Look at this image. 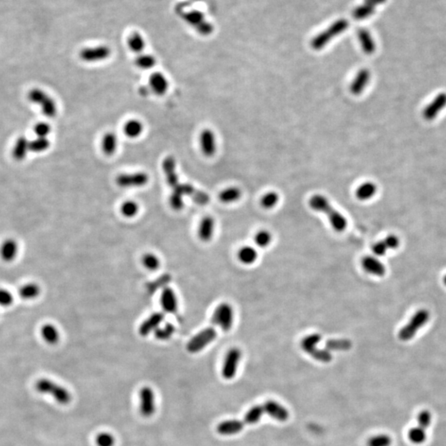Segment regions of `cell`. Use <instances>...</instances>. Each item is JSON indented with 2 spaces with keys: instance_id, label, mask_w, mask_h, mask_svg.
Segmentation results:
<instances>
[{
  "instance_id": "obj_1",
  "label": "cell",
  "mask_w": 446,
  "mask_h": 446,
  "mask_svg": "<svg viewBox=\"0 0 446 446\" xmlns=\"http://www.w3.org/2000/svg\"><path fill=\"white\" fill-rule=\"evenodd\" d=\"M309 205L312 209L325 213L329 218L330 224L336 231L342 232L347 226V221L344 216L331 206L330 202L324 196L316 194L309 200Z\"/></svg>"
},
{
  "instance_id": "obj_2",
  "label": "cell",
  "mask_w": 446,
  "mask_h": 446,
  "mask_svg": "<svg viewBox=\"0 0 446 446\" xmlns=\"http://www.w3.org/2000/svg\"><path fill=\"white\" fill-rule=\"evenodd\" d=\"M348 28H349V22L346 19L342 18V19L337 20L330 25L327 29L319 33L311 40V47H312V49L316 50V51L322 50L334 37L344 33Z\"/></svg>"
},
{
  "instance_id": "obj_3",
  "label": "cell",
  "mask_w": 446,
  "mask_h": 446,
  "mask_svg": "<svg viewBox=\"0 0 446 446\" xmlns=\"http://www.w3.org/2000/svg\"><path fill=\"white\" fill-rule=\"evenodd\" d=\"M429 311L426 309H421L413 315L407 325L399 330L398 337L403 342H408L416 336V332L424 326L429 321Z\"/></svg>"
},
{
  "instance_id": "obj_4",
  "label": "cell",
  "mask_w": 446,
  "mask_h": 446,
  "mask_svg": "<svg viewBox=\"0 0 446 446\" xmlns=\"http://www.w3.org/2000/svg\"><path fill=\"white\" fill-rule=\"evenodd\" d=\"M36 388L41 394L51 395L61 404H68L71 401V395L66 388L47 378L39 379L36 382Z\"/></svg>"
},
{
  "instance_id": "obj_5",
  "label": "cell",
  "mask_w": 446,
  "mask_h": 446,
  "mask_svg": "<svg viewBox=\"0 0 446 446\" xmlns=\"http://www.w3.org/2000/svg\"><path fill=\"white\" fill-rule=\"evenodd\" d=\"M175 13L186 23L194 28L196 32L206 21L204 13L197 9L191 8V2H182L178 3L175 6Z\"/></svg>"
},
{
  "instance_id": "obj_6",
  "label": "cell",
  "mask_w": 446,
  "mask_h": 446,
  "mask_svg": "<svg viewBox=\"0 0 446 446\" xmlns=\"http://www.w3.org/2000/svg\"><path fill=\"white\" fill-rule=\"evenodd\" d=\"M28 99L33 103L40 105L42 113L48 118H54L57 114V106L54 99L40 88L31 90Z\"/></svg>"
},
{
  "instance_id": "obj_7",
  "label": "cell",
  "mask_w": 446,
  "mask_h": 446,
  "mask_svg": "<svg viewBox=\"0 0 446 446\" xmlns=\"http://www.w3.org/2000/svg\"><path fill=\"white\" fill-rule=\"evenodd\" d=\"M214 326H210L200 331L188 342L187 350L190 353H198L211 344L217 337V330Z\"/></svg>"
},
{
  "instance_id": "obj_8",
  "label": "cell",
  "mask_w": 446,
  "mask_h": 446,
  "mask_svg": "<svg viewBox=\"0 0 446 446\" xmlns=\"http://www.w3.org/2000/svg\"><path fill=\"white\" fill-rule=\"evenodd\" d=\"M234 312L228 303H222L216 309L212 317L213 326H219L223 331H229L233 325Z\"/></svg>"
},
{
  "instance_id": "obj_9",
  "label": "cell",
  "mask_w": 446,
  "mask_h": 446,
  "mask_svg": "<svg viewBox=\"0 0 446 446\" xmlns=\"http://www.w3.org/2000/svg\"><path fill=\"white\" fill-rule=\"evenodd\" d=\"M111 51L107 46H97V47H86L81 50L80 52V58L87 63H94L99 61H105L110 57Z\"/></svg>"
},
{
  "instance_id": "obj_10",
  "label": "cell",
  "mask_w": 446,
  "mask_h": 446,
  "mask_svg": "<svg viewBox=\"0 0 446 446\" xmlns=\"http://www.w3.org/2000/svg\"><path fill=\"white\" fill-rule=\"evenodd\" d=\"M148 174L144 172L121 173L116 179V183L121 188H140L147 185Z\"/></svg>"
},
{
  "instance_id": "obj_11",
  "label": "cell",
  "mask_w": 446,
  "mask_h": 446,
  "mask_svg": "<svg viewBox=\"0 0 446 446\" xmlns=\"http://www.w3.org/2000/svg\"><path fill=\"white\" fill-rule=\"evenodd\" d=\"M173 191L180 193L181 195L189 196L193 199V202L199 205H206L210 201L208 194L202 190L198 189L190 184H179L177 187L173 189Z\"/></svg>"
},
{
  "instance_id": "obj_12",
  "label": "cell",
  "mask_w": 446,
  "mask_h": 446,
  "mask_svg": "<svg viewBox=\"0 0 446 446\" xmlns=\"http://www.w3.org/2000/svg\"><path fill=\"white\" fill-rule=\"evenodd\" d=\"M241 357V352L239 349L233 348L229 350L226 354L225 361L223 363V376L226 379H231L235 377L237 374V367L239 363Z\"/></svg>"
},
{
  "instance_id": "obj_13",
  "label": "cell",
  "mask_w": 446,
  "mask_h": 446,
  "mask_svg": "<svg viewBox=\"0 0 446 446\" xmlns=\"http://www.w3.org/2000/svg\"><path fill=\"white\" fill-rule=\"evenodd\" d=\"M446 107V93H440L425 107L422 116L427 121H433Z\"/></svg>"
},
{
  "instance_id": "obj_14",
  "label": "cell",
  "mask_w": 446,
  "mask_h": 446,
  "mask_svg": "<svg viewBox=\"0 0 446 446\" xmlns=\"http://www.w3.org/2000/svg\"><path fill=\"white\" fill-rule=\"evenodd\" d=\"M154 393L149 387H144L140 392V412L144 417H150L154 412Z\"/></svg>"
},
{
  "instance_id": "obj_15",
  "label": "cell",
  "mask_w": 446,
  "mask_h": 446,
  "mask_svg": "<svg viewBox=\"0 0 446 446\" xmlns=\"http://www.w3.org/2000/svg\"><path fill=\"white\" fill-rule=\"evenodd\" d=\"M199 143L201 151L206 157H212L217 152L216 137L212 130L204 129L199 136Z\"/></svg>"
},
{
  "instance_id": "obj_16",
  "label": "cell",
  "mask_w": 446,
  "mask_h": 446,
  "mask_svg": "<svg viewBox=\"0 0 446 446\" xmlns=\"http://www.w3.org/2000/svg\"><path fill=\"white\" fill-rule=\"evenodd\" d=\"M163 171L165 173L166 182L172 189L179 185V176L176 171V161L171 155L165 158L163 160Z\"/></svg>"
},
{
  "instance_id": "obj_17",
  "label": "cell",
  "mask_w": 446,
  "mask_h": 446,
  "mask_svg": "<svg viewBox=\"0 0 446 446\" xmlns=\"http://www.w3.org/2000/svg\"><path fill=\"white\" fill-rule=\"evenodd\" d=\"M19 252V245L16 240L8 238L0 245V258L7 263H11L16 259Z\"/></svg>"
},
{
  "instance_id": "obj_18",
  "label": "cell",
  "mask_w": 446,
  "mask_h": 446,
  "mask_svg": "<svg viewBox=\"0 0 446 446\" xmlns=\"http://www.w3.org/2000/svg\"><path fill=\"white\" fill-rule=\"evenodd\" d=\"M371 73L369 69L365 68L360 69L350 85V92L355 96L362 94L369 85Z\"/></svg>"
},
{
  "instance_id": "obj_19",
  "label": "cell",
  "mask_w": 446,
  "mask_h": 446,
  "mask_svg": "<svg viewBox=\"0 0 446 446\" xmlns=\"http://www.w3.org/2000/svg\"><path fill=\"white\" fill-rule=\"evenodd\" d=\"M149 85L152 90L157 95H164L168 91L169 82L164 74L154 72L149 79Z\"/></svg>"
},
{
  "instance_id": "obj_20",
  "label": "cell",
  "mask_w": 446,
  "mask_h": 446,
  "mask_svg": "<svg viewBox=\"0 0 446 446\" xmlns=\"http://www.w3.org/2000/svg\"><path fill=\"white\" fill-rule=\"evenodd\" d=\"M165 318V315L162 312H155L149 317L145 322L140 325L139 328V333L141 336H147L149 334L159 328L160 323Z\"/></svg>"
},
{
  "instance_id": "obj_21",
  "label": "cell",
  "mask_w": 446,
  "mask_h": 446,
  "mask_svg": "<svg viewBox=\"0 0 446 446\" xmlns=\"http://www.w3.org/2000/svg\"><path fill=\"white\" fill-rule=\"evenodd\" d=\"M160 303L163 309L169 313H175L178 309V301L176 295L171 288H165L163 289L162 294L160 297Z\"/></svg>"
},
{
  "instance_id": "obj_22",
  "label": "cell",
  "mask_w": 446,
  "mask_h": 446,
  "mask_svg": "<svg viewBox=\"0 0 446 446\" xmlns=\"http://www.w3.org/2000/svg\"><path fill=\"white\" fill-rule=\"evenodd\" d=\"M359 41L363 52L367 55H372L376 50V43L371 33L366 28H360L357 32Z\"/></svg>"
},
{
  "instance_id": "obj_23",
  "label": "cell",
  "mask_w": 446,
  "mask_h": 446,
  "mask_svg": "<svg viewBox=\"0 0 446 446\" xmlns=\"http://www.w3.org/2000/svg\"><path fill=\"white\" fill-rule=\"evenodd\" d=\"M263 407L265 412L278 421H285L289 418V412L283 406L278 404V402L268 401L264 403Z\"/></svg>"
},
{
  "instance_id": "obj_24",
  "label": "cell",
  "mask_w": 446,
  "mask_h": 446,
  "mask_svg": "<svg viewBox=\"0 0 446 446\" xmlns=\"http://www.w3.org/2000/svg\"><path fill=\"white\" fill-rule=\"evenodd\" d=\"M362 265L365 271L373 275L382 277L386 273L385 266L378 259L373 256H366L362 260Z\"/></svg>"
},
{
  "instance_id": "obj_25",
  "label": "cell",
  "mask_w": 446,
  "mask_h": 446,
  "mask_svg": "<svg viewBox=\"0 0 446 446\" xmlns=\"http://www.w3.org/2000/svg\"><path fill=\"white\" fill-rule=\"evenodd\" d=\"M214 219L209 216L205 217L201 221L198 228V237L204 242H207L212 239L214 231Z\"/></svg>"
},
{
  "instance_id": "obj_26",
  "label": "cell",
  "mask_w": 446,
  "mask_h": 446,
  "mask_svg": "<svg viewBox=\"0 0 446 446\" xmlns=\"http://www.w3.org/2000/svg\"><path fill=\"white\" fill-rule=\"evenodd\" d=\"M244 427V423L242 421H238V420H231V421H223L222 423L218 425V432L221 435H235L239 433Z\"/></svg>"
},
{
  "instance_id": "obj_27",
  "label": "cell",
  "mask_w": 446,
  "mask_h": 446,
  "mask_svg": "<svg viewBox=\"0 0 446 446\" xmlns=\"http://www.w3.org/2000/svg\"><path fill=\"white\" fill-rule=\"evenodd\" d=\"M102 151L106 155H113L118 148V137L113 132H107L102 139Z\"/></svg>"
},
{
  "instance_id": "obj_28",
  "label": "cell",
  "mask_w": 446,
  "mask_h": 446,
  "mask_svg": "<svg viewBox=\"0 0 446 446\" xmlns=\"http://www.w3.org/2000/svg\"><path fill=\"white\" fill-rule=\"evenodd\" d=\"M41 293V288L35 283L24 284L18 290V295L23 300H33Z\"/></svg>"
},
{
  "instance_id": "obj_29",
  "label": "cell",
  "mask_w": 446,
  "mask_h": 446,
  "mask_svg": "<svg viewBox=\"0 0 446 446\" xmlns=\"http://www.w3.org/2000/svg\"><path fill=\"white\" fill-rule=\"evenodd\" d=\"M41 336L45 342L50 344H56L60 340V333L57 328L50 323L41 326Z\"/></svg>"
},
{
  "instance_id": "obj_30",
  "label": "cell",
  "mask_w": 446,
  "mask_h": 446,
  "mask_svg": "<svg viewBox=\"0 0 446 446\" xmlns=\"http://www.w3.org/2000/svg\"><path fill=\"white\" fill-rule=\"evenodd\" d=\"M376 193H377V186L375 183L366 182V183H363V185H361L360 186H359L355 194L359 200L366 201L373 198Z\"/></svg>"
},
{
  "instance_id": "obj_31",
  "label": "cell",
  "mask_w": 446,
  "mask_h": 446,
  "mask_svg": "<svg viewBox=\"0 0 446 446\" xmlns=\"http://www.w3.org/2000/svg\"><path fill=\"white\" fill-rule=\"evenodd\" d=\"M127 46L132 52L140 54L143 51L146 47V41L141 34L137 32H134L127 38Z\"/></svg>"
},
{
  "instance_id": "obj_32",
  "label": "cell",
  "mask_w": 446,
  "mask_h": 446,
  "mask_svg": "<svg viewBox=\"0 0 446 446\" xmlns=\"http://www.w3.org/2000/svg\"><path fill=\"white\" fill-rule=\"evenodd\" d=\"M143 124L137 119H132L127 121V123L124 125L123 128L124 133L129 138H137L140 137L143 132Z\"/></svg>"
},
{
  "instance_id": "obj_33",
  "label": "cell",
  "mask_w": 446,
  "mask_h": 446,
  "mask_svg": "<svg viewBox=\"0 0 446 446\" xmlns=\"http://www.w3.org/2000/svg\"><path fill=\"white\" fill-rule=\"evenodd\" d=\"M352 347V343L347 339H331L326 343V348L327 350H336V351H346Z\"/></svg>"
},
{
  "instance_id": "obj_34",
  "label": "cell",
  "mask_w": 446,
  "mask_h": 446,
  "mask_svg": "<svg viewBox=\"0 0 446 446\" xmlns=\"http://www.w3.org/2000/svg\"><path fill=\"white\" fill-rule=\"evenodd\" d=\"M28 152H30L29 140H27L25 137H20L18 140H17L16 144L14 146V152H13L14 158L17 160H23L25 157L27 156Z\"/></svg>"
},
{
  "instance_id": "obj_35",
  "label": "cell",
  "mask_w": 446,
  "mask_h": 446,
  "mask_svg": "<svg viewBox=\"0 0 446 446\" xmlns=\"http://www.w3.org/2000/svg\"><path fill=\"white\" fill-rule=\"evenodd\" d=\"M258 257L257 251L251 246H245L239 251L238 258L240 261L245 264H251L256 262Z\"/></svg>"
},
{
  "instance_id": "obj_36",
  "label": "cell",
  "mask_w": 446,
  "mask_h": 446,
  "mask_svg": "<svg viewBox=\"0 0 446 446\" xmlns=\"http://www.w3.org/2000/svg\"><path fill=\"white\" fill-rule=\"evenodd\" d=\"M241 196V191L237 187H231L223 190L219 194V199L224 204H231L237 201Z\"/></svg>"
},
{
  "instance_id": "obj_37",
  "label": "cell",
  "mask_w": 446,
  "mask_h": 446,
  "mask_svg": "<svg viewBox=\"0 0 446 446\" xmlns=\"http://www.w3.org/2000/svg\"><path fill=\"white\" fill-rule=\"evenodd\" d=\"M375 13V7L363 3V4L359 5L353 11V17L356 20L366 19L371 17Z\"/></svg>"
},
{
  "instance_id": "obj_38",
  "label": "cell",
  "mask_w": 446,
  "mask_h": 446,
  "mask_svg": "<svg viewBox=\"0 0 446 446\" xmlns=\"http://www.w3.org/2000/svg\"><path fill=\"white\" fill-rule=\"evenodd\" d=\"M322 341V336L318 333L311 334L306 336L301 343V346L306 353L311 352V350L317 348V345Z\"/></svg>"
},
{
  "instance_id": "obj_39",
  "label": "cell",
  "mask_w": 446,
  "mask_h": 446,
  "mask_svg": "<svg viewBox=\"0 0 446 446\" xmlns=\"http://www.w3.org/2000/svg\"><path fill=\"white\" fill-rule=\"evenodd\" d=\"M427 436L426 429L424 428H422V427H419V426L412 427L408 431L409 440H410L411 442H412L413 444H416V445H421V444L424 443L426 440H427Z\"/></svg>"
},
{
  "instance_id": "obj_40",
  "label": "cell",
  "mask_w": 446,
  "mask_h": 446,
  "mask_svg": "<svg viewBox=\"0 0 446 446\" xmlns=\"http://www.w3.org/2000/svg\"><path fill=\"white\" fill-rule=\"evenodd\" d=\"M136 66L141 69H149L156 65V59L150 54H141L138 55L135 61Z\"/></svg>"
},
{
  "instance_id": "obj_41",
  "label": "cell",
  "mask_w": 446,
  "mask_h": 446,
  "mask_svg": "<svg viewBox=\"0 0 446 446\" xmlns=\"http://www.w3.org/2000/svg\"><path fill=\"white\" fill-rule=\"evenodd\" d=\"M264 409L263 406L257 405L251 408L245 416V422L247 424H255L261 418L262 415L264 414Z\"/></svg>"
},
{
  "instance_id": "obj_42",
  "label": "cell",
  "mask_w": 446,
  "mask_h": 446,
  "mask_svg": "<svg viewBox=\"0 0 446 446\" xmlns=\"http://www.w3.org/2000/svg\"><path fill=\"white\" fill-rule=\"evenodd\" d=\"M50 146L51 143L47 137H37L29 141V150L35 153L46 152Z\"/></svg>"
},
{
  "instance_id": "obj_43",
  "label": "cell",
  "mask_w": 446,
  "mask_h": 446,
  "mask_svg": "<svg viewBox=\"0 0 446 446\" xmlns=\"http://www.w3.org/2000/svg\"><path fill=\"white\" fill-rule=\"evenodd\" d=\"M139 211L138 204L134 201H126L121 204V212L126 218H133Z\"/></svg>"
},
{
  "instance_id": "obj_44",
  "label": "cell",
  "mask_w": 446,
  "mask_h": 446,
  "mask_svg": "<svg viewBox=\"0 0 446 446\" xmlns=\"http://www.w3.org/2000/svg\"><path fill=\"white\" fill-rule=\"evenodd\" d=\"M309 355H311V357L315 359L316 360L323 362V363H329L332 360V355L329 350L318 349L317 347L313 350H311Z\"/></svg>"
},
{
  "instance_id": "obj_45",
  "label": "cell",
  "mask_w": 446,
  "mask_h": 446,
  "mask_svg": "<svg viewBox=\"0 0 446 446\" xmlns=\"http://www.w3.org/2000/svg\"><path fill=\"white\" fill-rule=\"evenodd\" d=\"M391 444L392 438L385 434L373 436L368 441V446H390Z\"/></svg>"
},
{
  "instance_id": "obj_46",
  "label": "cell",
  "mask_w": 446,
  "mask_h": 446,
  "mask_svg": "<svg viewBox=\"0 0 446 446\" xmlns=\"http://www.w3.org/2000/svg\"><path fill=\"white\" fill-rule=\"evenodd\" d=\"M144 266L150 270H156L160 265V259L153 254H146L142 258Z\"/></svg>"
},
{
  "instance_id": "obj_47",
  "label": "cell",
  "mask_w": 446,
  "mask_h": 446,
  "mask_svg": "<svg viewBox=\"0 0 446 446\" xmlns=\"http://www.w3.org/2000/svg\"><path fill=\"white\" fill-rule=\"evenodd\" d=\"M278 199H279V197H278V193L275 192H270V193H266L261 198L262 206L266 209L272 208L278 204Z\"/></svg>"
},
{
  "instance_id": "obj_48",
  "label": "cell",
  "mask_w": 446,
  "mask_h": 446,
  "mask_svg": "<svg viewBox=\"0 0 446 446\" xmlns=\"http://www.w3.org/2000/svg\"><path fill=\"white\" fill-rule=\"evenodd\" d=\"M174 330L175 329L173 325L167 324L163 328H157L156 330H154V336L159 340L165 341L172 336V334L174 332Z\"/></svg>"
},
{
  "instance_id": "obj_49",
  "label": "cell",
  "mask_w": 446,
  "mask_h": 446,
  "mask_svg": "<svg viewBox=\"0 0 446 446\" xmlns=\"http://www.w3.org/2000/svg\"><path fill=\"white\" fill-rule=\"evenodd\" d=\"M271 240H272L271 234L269 231H264V230L259 231L255 237V241L259 247H266L270 245Z\"/></svg>"
},
{
  "instance_id": "obj_50",
  "label": "cell",
  "mask_w": 446,
  "mask_h": 446,
  "mask_svg": "<svg viewBox=\"0 0 446 446\" xmlns=\"http://www.w3.org/2000/svg\"><path fill=\"white\" fill-rule=\"evenodd\" d=\"M170 204L171 207L175 211H179L184 207V196L173 191L170 197Z\"/></svg>"
},
{
  "instance_id": "obj_51",
  "label": "cell",
  "mask_w": 446,
  "mask_h": 446,
  "mask_svg": "<svg viewBox=\"0 0 446 446\" xmlns=\"http://www.w3.org/2000/svg\"><path fill=\"white\" fill-rule=\"evenodd\" d=\"M14 295L8 289H0V307L8 308L14 303Z\"/></svg>"
},
{
  "instance_id": "obj_52",
  "label": "cell",
  "mask_w": 446,
  "mask_h": 446,
  "mask_svg": "<svg viewBox=\"0 0 446 446\" xmlns=\"http://www.w3.org/2000/svg\"><path fill=\"white\" fill-rule=\"evenodd\" d=\"M431 419L432 416L429 411H421L417 416V426L424 428L425 429H427L431 423Z\"/></svg>"
},
{
  "instance_id": "obj_53",
  "label": "cell",
  "mask_w": 446,
  "mask_h": 446,
  "mask_svg": "<svg viewBox=\"0 0 446 446\" xmlns=\"http://www.w3.org/2000/svg\"><path fill=\"white\" fill-rule=\"evenodd\" d=\"M96 442L99 446H113L115 440L109 433H101L97 436Z\"/></svg>"
},
{
  "instance_id": "obj_54",
  "label": "cell",
  "mask_w": 446,
  "mask_h": 446,
  "mask_svg": "<svg viewBox=\"0 0 446 446\" xmlns=\"http://www.w3.org/2000/svg\"><path fill=\"white\" fill-rule=\"evenodd\" d=\"M51 126L46 122L37 123L34 127V132L37 136V137H47V136L51 133Z\"/></svg>"
},
{
  "instance_id": "obj_55",
  "label": "cell",
  "mask_w": 446,
  "mask_h": 446,
  "mask_svg": "<svg viewBox=\"0 0 446 446\" xmlns=\"http://www.w3.org/2000/svg\"><path fill=\"white\" fill-rule=\"evenodd\" d=\"M372 250L376 256H382L386 253V251H388V249L384 240H381L379 242L376 243L372 248Z\"/></svg>"
},
{
  "instance_id": "obj_56",
  "label": "cell",
  "mask_w": 446,
  "mask_h": 446,
  "mask_svg": "<svg viewBox=\"0 0 446 446\" xmlns=\"http://www.w3.org/2000/svg\"><path fill=\"white\" fill-rule=\"evenodd\" d=\"M388 249H396L399 245V240L395 236H388L387 238L383 240Z\"/></svg>"
},
{
  "instance_id": "obj_57",
  "label": "cell",
  "mask_w": 446,
  "mask_h": 446,
  "mask_svg": "<svg viewBox=\"0 0 446 446\" xmlns=\"http://www.w3.org/2000/svg\"><path fill=\"white\" fill-rule=\"evenodd\" d=\"M386 1L387 0H363V3L376 8L377 6L381 5V4L385 3Z\"/></svg>"
},
{
  "instance_id": "obj_58",
  "label": "cell",
  "mask_w": 446,
  "mask_h": 446,
  "mask_svg": "<svg viewBox=\"0 0 446 446\" xmlns=\"http://www.w3.org/2000/svg\"><path fill=\"white\" fill-rule=\"evenodd\" d=\"M444 284L446 285V275L444 277Z\"/></svg>"
},
{
  "instance_id": "obj_59",
  "label": "cell",
  "mask_w": 446,
  "mask_h": 446,
  "mask_svg": "<svg viewBox=\"0 0 446 446\" xmlns=\"http://www.w3.org/2000/svg\"><path fill=\"white\" fill-rule=\"evenodd\" d=\"M191 1H193V2H198V1H201V0H191Z\"/></svg>"
}]
</instances>
